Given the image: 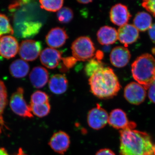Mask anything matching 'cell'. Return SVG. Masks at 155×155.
<instances>
[{"mask_svg": "<svg viewBox=\"0 0 155 155\" xmlns=\"http://www.w3.org/2000/svg\"><path fill=\"white\" fill-rule=\"evenodd\" d=\"M124 97L130 104L138 105L143 102L145 99L146 89L138 83L130 82L124 89Z\"/></svg>", "mask_w": 155, "mask_h": 155, "instance_id": "9c48e42d", "label": "cell"}, {"mask_svg": "<svg viewBox=\"0 0 155 155\" xmlns=\"http://www.w3.org/2000/svg\"><path fill=\"white\" fill-rule=\"evenodd\" d=\"M68 86L67 78L61 74L53 75L49 82V87L50 90L56 94H64L67 91Z\"/></svg>", "mask_w": 155, "mask_h": 155, "instance_id": "d6986e66", "label": "cell"}, {"mask_svg": "<svg viewBox=\"0 0 155 155\" xmlns=\"http://www.w3.org/2000/svg\"><path fill=\"white\" fill-rule=\"evenodd\" d=\"M40 55L41 64L50 69L58 67L62 59L61 52L53 48H46L42 51Z\"/></svg>", "mask_w": 155, "mask_h": 155, "instance_id": "9a60e30c", "label": "cell"}, {"mask_svg": "<svg viewBox=\"0 0 155 155\" xmlns=\"http://www.w3.org/2000/svg\"><path fill=\"white\" fill-rule=\"evenodd\" d=\"M15 155H28L26 154V153L25 152H24V151L21 148H20L19 149V150H18V152H17V153H16Z\"/></svg>", "mask_w": 155, "mask_h": 155, "instance_id": "d590c367", "label": "cell"}, {"mask_svg": "<svg viewBox=\"0 0 155 155\" xmlns=\"http://www.w3.org/2000/svg\"><path fill=\"white\" fill-rule=\"evenodd\" d=\"M41 45L40 42L33 40L23 41L19 46V56L25 61H32L36 60L40 55Z\"/></svg>", "mask_w": 155, "mask_h": 155, "instance_id": "8992f818", "label": "cell"}, {"mask_svg": "<svg viewBox=\"0 0 155 155\" xmlns=\"http://www.w3.org/2000/svg\"><path fill=\"white\" fill-rule=\"evenodd\" d=\"M152 18L150 14L145 12H139L134 19V26L140 31H144L149 29L152 25Z\"/></svg>", "mask_w": 155, "mask_h": 155, "instance_id": "7402d4cb", "label": "cell"}, {"mask_svg": "<svg viewBox=\"0 0 155 155\" xmlns=\"http://www.w3.org/2000/svg\"><path fill=\"white\" fill-rule=\"evenodd\" d=\"M104 67V64L101 61L94 59H91L86 64L84 71L87 76L90 77L95 72Z\"/></svg>", "mask_w": 155, "mask_h": 155, "instance_id": "4316f807", "label": "cell"}, {"mask_svg": "<svg viewBox=\"0 0 155 155\" xmlns=\"http://www.w3.org/2000/svg\"><path fill=\"white\" fill-rule=\"evenodd\" d=\"M148 89L149 98L153 103L155 104V83L150 85Z\"/></svg>", "mask_w": 155, "mask_h": 155, "instance_id": "1f68e13d", "label": "cell"}, {"mask_svg": "<svg viewBox=\"0 0 155 155\" xmlns=\"http://www.w3.org/2000/svg\"><path fill=\"white\" fill-rule=\"evenodd\" d=\"M31 113L40 118H42L47 116L51 111V105L49 102L38 104H30Z\"/></svg>", "mask_w": 155, "mask_h": 155, "instance_id": "cb8c5ba5", "label": "cell"}, {"mask_svg": "<svg viewBox=\"0 0 155 155\" xmlns=\"http://www.w3.org/2000/svg\"><path fill=\"white\" fill-rule=\"evenodd\" d=\"M29 71V66L26 61L22 59L15 60L10 66L11 75L16 78L25 77Z\"/></svg>", "mask_w": 155, "mask_h": 155, "instance_id": "ffe728a7", "label": "cell"}, {"mask_svg": "<svg viewBox=\"0 0 155 155\" xmlns=\"http://www.w3.org/2000/svg\"><path fill=\"white\" fill-rule=\"evenodd\" d=\"M130 54L129 50L124 47L114 48L111 51L110 61L115 67L121 68L125 67L130 61Z\"/></svg>", "mask_w": 155, "mask_h": 155, "instance_id": "2e32d148", "label": "cell"}, {"mask_svg": "<svg viewBox=\"0 0 155 155\" xmlns=\"http://www.w3.org/2000/svg\"><path fill=\"white\" fill-rule=\"evenodd\" d=\"M42 26L41 22H29L24 23L22 26L21 35L22 38L31 37L38 33Z\"/></svg>", "mask_w": 155, "mask_h": 155, "instance_id": "603a6c76", "label": "cell"}, {"mask_svg": "<svg viewBox=\"0 0 155 155\" xmlns=\"http://www.w3.org/2000/svg\"><path fill=\"white\" fill-rule=\"evenodd\" d=\"M70 144V137L66 132L59 131L51 137L49 145L55 152L63 155L67 151Z\"/></svg>", "mask_w": 155, "mask_h": 155, "instance_id": "8fae6325", "label": "cell"}, {"mask_svg": "<svg viewBox=\"0 0 155 155\" xmlns=\"http://www.w3.org/2000/svg\"><path fill=\"white\" fill-rule=\"evenodd\" d=\"M8 104V94L5 83L0 80V134L8 129L4 119V111Z\"/></svg>", "mask_w": 155, "mask_h": 155, "instance_id": "44dd1931", "label": "cell"}, {"mask_svg": "<svg viewBox=\"0 0 155 155\" xmlns=\"http://www.w3.org/2000/svg\"><path fill=\"white\" fill-rule=\"evenodd\" d=\"M110 15L111 22L120 26L127 24L131 17L127 6L122 4H116L113 6Z\"/></svg>", "mask_w": 155, "mask_h": 155, "instance_id": "7c38bea8", "label": "cell"}, {"mask_svg": "<svg viewBox=\"0 0 155 155\" xmlns=\"http://www.w3.org/2000/svg\"><path fill=\"white\" fill-rule=\"evenodd\" d=\"M91 91L101 99L116 96L121 88L118 77L112 68L104 67L95 72L89 79Z\"/></svg>", "mask_w": 155, "mask_h": 155, "instance_id": "7a4b0ae2", "label": "cell"}, {"mask_svg": "<svg viewBox=\"0 0 155 155\" xmlns=\"http://www.w3.org/2000/svg\"><path fill=\"white\" fill-rule=\"evenodd\" d=\"M62 59L65 67L68 69L72 68L77 61L73 57H68V58H62Z\"/></svg>", "mask_w": 155, "mask_h": 155, "instance_id": "4dcf8cb0", "label": "cell"}, {"mask_svg": "<svg viewBox=\"0 0 155 155\" xmlns=\"http://www.w3.org/2000/svg\"><path fill=\"white\" fill-rule=\"evenodd\" d=\"M19 45L17 39L11 35L0 38V55L6 59L15 57L19 52Z\"/></svg>", "mask_w": 155, "mask_h": 155, "instance_id": "30bf717a", "label": "cell"}, {"mask_svg": "<svg viewBox=\"0 0 155 155\" xmlns=\"http://www.w3.org/2000/svg\"><path fill=\"white\" fill-rule=\"evenodd\" d=\"M95 155H116L115 153L109 149H102L97 152Z\"/></svg>", "mask_w": 155, "mask_h": 155, "instance_id": "d6a6232c", "label": "cell"}, {"mask_svg": "<svg viewBox=\"0 0 155 155\" xmlns=\"http://www.w3.org/2000/svg\"><path fill=\"white\" fill-rule=\"evenodd\" d=\"M41 8L51 12L59 11L64 4L63 0H41L39 1Z\"/></svg>", "mask_w": 155, "mask_h": 155, "instance_id": "d4e9b609", "label": "cell"}, {"mask_svg": "<svg viewBox=\"0 0 155 155\" xmlns=\"http://www.w3.org/2000/svg\"><path fill=\"white\" fill-rule=\"evenodd\" d=\"M49 102V97L44 92L37 91L31 97L30 104H38Z\"/></svg>", "mask_w": 155, "mask_h": 155, "instance_id": "f1b7e54d", "label": "cell"}, {"mask_svg": "<svg viewBox=\"0 0 155 155\" xmlns=\"http://www.w3.org/2000/svg\"><path fill=\"white\" fill-rule=\"evenodd\" d=\"M97 40L102 45L114 44L118 40V32L115 28L109 26L101 27L97 33Z\"/></svg>", "mask_w": 155, "mask_h": 155, "instance_id": "ac0fdd59", "label": "cell"}, {"mask_svg": "<svg viewBox=\"0 0 155 155\" xmlns=\"http://www.w3.org/2000/svg\"><path fill=\"white\" fill-rule=\"evenodd\" d=\"M108 123L112 127L121 130L134 129L136 126L135 122L128 120L127 114L120 109H114L109 115Z\"/></svg>", "mask_w": 155, "mask_h": 155, "instance_id": "ba28073f", "label": "cell"}, {"mask_svg": "<svg viewBox=\"0 0 155 155\" xmlns=\"http://www.w3.org/2000/svg\"><path fill=\"white\" fill-rule=\"evenodd\" d=\"M29 79L31 84L35 87L41 88L44 87L48 81V72L44 67H34L29 74Z\"/></svg>", "mask_w": 155, "mask_h": 155, "instance_id": "e0dca14e", "label": "cell"}, {"mask_svg": "<svg viewBox=\"0 0 155 155\" xmlns=\"http://www.w3.org/2000/svg\"><path fill=\"white\" fill-rule=\"evenodd\" d=\"M11 110L14 113L23 118H33L30 106L28 105L24 97V89L18 88L11 96L10 101Z\"/></svg>", "mask_w": 155, "mask_h": 155, "instance_id": "5b68a950", "label": "cell"}, {"mask_svg": "<svg viewBox=\"0 0 155 155\" xmlns=\"http://www.w3.org/2000/svg\"><path fill=\"white\" fill-rule=\"evenodd\" d=\"M149 35L151 39L155 43V23L150 26L148 31Z\"/></svg>", "mask_w": 155, "mask_h": 155, "instance_id": "836d02e7", "label": "cell"}, {"mask_svg": "<svg viewBox=\"0 0 155 155\" xmlns=\"http://www.w3.org/2000/svg\"><path fill=\"white\" fill-rule=\"evenodd\" d=\"M120 135L119 155H155V144L146 132L127 129Z\"/></svg>", "mask_w": 155, "mask_h": 155, "instance_id": "6da1fadb", "label": "cell"}, {"mask_svg": "<svg viewBox=\"0 0 155 155\" xmlns=\"http://www.w3.org/2000/svg\"><path fill=\"white\" fill-rule=\"evenodd\" d=\"M134 78L145 89L155 83V59L149 54L137 58L131 66Z\"/></svg>", "mask_w": 155, "mask_h": 155, "instance_id": "3957f363", "label": "cell"}, {"mask_svg": "<svg viewBox=\"0 0 155 155\" xmlns=\"http://www.w3.org/2000/svg\"><path fill=\"white\" fill-rule=\"evenodd\" d=\"M68 38L67 32L64 28L56 27L49 31L46 36V41L50 47L55 49L64 45Z\"/></svg>", "mask_w": 155, "mask_h": 155, "instance_id": "5bb4252c", "label": "cell"}, {"mask_svg": "<svg viewBox=\"0 0 155 155\" xmlns=\"http://www.w3.org/2000/svg\"><path fill=\"white\" fill-rule=\"evenodd\" d=\"M117 32L118 39L125 47L136 41L139 35V31L134 25L131 24H126L120 26Z\"/></svg>", "mask_w": 155, "mask_h": 155, "instance_id": "4fadbf2b", "label": "cell"}, {"mask_svg": "<svg viewBox=\"0 0 155 155\" xmlns=\"http://www.w3.org/2000/svg\"><path fill=\"white\" fill-rule=\"evenodd\" d=\"M14 33L8 18L5 14L0 13V38L5 35H13Z\"/></svg>", "mask_w": 155, "mask_h": 155, "instance_id": "484cf974", "label": "cell"}, {"mask_svg": "<svg viewBox=\"0 0 155 155\" xmlns=\"http://www.w3.org/2000/svg\"><path fill=\"white\" fill-rule=\"evenodd\" d=\"M142 5L155 17V0H147L143 2Z\"/></svg>", "mask_w": 155, "mask_h": 155, "instance_id": "f546056e", "label": "cell"}, {"mask_svg": "<svg viewBox=\"0 0 155 155\" xmlns=\"http://www.w3.org/2000/svg\"><path fill=\"white\" fill-rule=\"evenodd\" d=\"M108 119L107 112L99 104L89 111L87 116L89 126L97 130L104 127L108 123Z\"/></svg>", "mask_w": 155, "mask_h": 155, "instance_id": "52a82bcc", "label": "cell"}, {"mask_svg": "<svg viewBox=\"0 0 155 155\" xmlns=\"http://www.w3.org/2000/svg\"><path fill=\"white\" fill-rule=\"evenodd\" d=\"M77 2L80 4H87L92 2V1H91V0H81V1H77Z\"/></svg>", "mask_w": 155, "mask_h": 155, "instance_id": "8d00e7d4", "label": "cell"}, {"mask_svg": "<svg viewBox=\"0 0 155 155\" xmlns=\"http://www.w3.org/2000/svg\"><path fill=\"white\" fill-rule=\"evenodd\" d=\"M0 155H9L7 151L4 148H0Z\"/></svg>", "mask_w": 155, "mask_h": 155, "instance_id": "e575fe53", "label": "cell"}, {"mask_svg": "<svg viewBox=\"0 0 155 155\" xmlns=\"http://www.w3.org/2000/svg\"><path fill=\"white\" fill-rule=\"evenodd\" d=\"M74 16L72 9L68 7L62 8L57 13L58 21L62 23H67L72 20Z\"/></svg>", "mask_w": 155, "mask_h": 155, "instance_id": "83f0119b", "label": "cell"}, {"mask_svg": "<svg viewBox=\"0 0 155 155\" xmlns=\"http://www.w3.org/2000/svg\"><path fill=\"white\" fill-rule=\"evenodd\" d=\"M71 49L72 55L77 61H89L94 56L95 48L90 38L81 36L72 43Z\"/></svg>", "mask_w": 155, "mask_h": 155, "instance_id": "277c9868", "label": "cell"}]
</instances>
